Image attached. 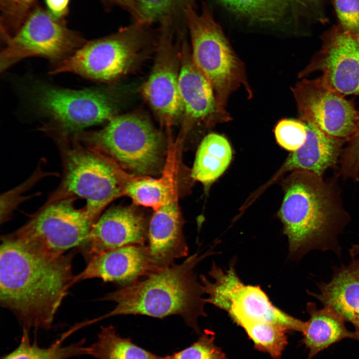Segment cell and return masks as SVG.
Returning <instances> with one entry per match:
<instances>
[{"mask_svg": "<svg viewBox=\"0 0 359 359\" xmlns=\"http://www.w3.org/2000/svg\"><path fill=\"white\" fill-rule=\"evenodd\" d=\"M148 229L143 216L134 209L114 207L98 218L81 247L90 260L110 250L132 245H147Z\"/></svg>", "mask_w": 359, "mask_h": 359, "instance_id": "cell-16", "label": "cell"}, {"mask_svg": "<svg viewBox=\"0 0 359 359\" xmlns=\"http://www.w3.org/2000/svg\"><path fill=\"white\" fill-rule=\"evenodd\" d=\"M339 176L325 179L298 170L285 180L279 216L292 259H300L314 250L341 256L339 236L351 217L343 202Z\"/></svg>", "mask_w": 359, "mask_h": 359, "instance_id": "cell-2", "label": "cell"}, {"mask_svg": "<svg viewBox=\"0 0 359 359\" xmlns=\"http://www.w3.org/2000/svg\"><path fill=\"white\" fill-rule=\"evenodd\" d=\"M163 32L142 93L161 123L170 128L182 118L183 113L179 86L180 60L171 35L168 31Z\"/></svg>", "mask_w": 359, "mask_h": 359, "instance_id": "cell-14", "label": "cell"}, {"mask_svg": "<svg viewBox=\"0 0 359 359\" xmlns=\"http://www.w3.org/2000/svg\"><path fill=\"white\" fill-rule=\"evenodd\" d=\"M88 355L97 359H167L122 338L112 325L101 327L95 342L88 347Z\"/></svg>", "mask_w": 359, "mask_h": 359, "instance_id": "cell-24", "label": "cell"}, {"mask_svg": "<svg viewBox=\"0 0 359 359\" xmlns=\"http://www.w3.org/2000/svg\"><path fill=\"white\" fill-rule=\"evenodd\" d=\"M179 55L183 129L187 130L197 123L212 126L231 120L230 115L219 109L210 83L194 62L186 43H182Z\"/></svg>", "mask_w": 359, "mask_h": 359, "instance_id": "cell-15", "label": "cell"}, {"mask_svg": "<svg viewBox=\"0 0 359 359\" xmlns=\"http://www.w3.org/2000/svg\"><path fill=\"white\" fill-rule=\"evenodd\" d=\"M175 157V152L171 151L163 175L159 179L139 177L128 180L124 194L131 198L135 204L155 210L177 197Z\"/></svg>", "mask_w": 359, "mask_h": 359, "instance_id": "cell-22", "label": "cell"}, {"mask_svg": "<svg viewBox=\"0 0 359 359\" xmlns=\"http://www.w3.org/2000/svg\"><path fill=\"white\" fill-rule=\"evenodd\" d=\"M68 334L62 335L47 348H42L35 341L31 342L28 330L23 329L18 346L1 359H69L88 355V347L82 339L76 343L64 346L62 342Z\"/></svg>", "mask_w": 359, "mask_h": 359, "instance_id": "cell-25", "label": "cell"}, {"mask_svg": "<svg viewBox=\"0 0 359 359\" xmlns=\"http://www.w3.org/2000/svg\"><path fill=\"white\" fill-rule=\"evenodd\" d=\"M349 145V148L353 152L359 154V127L355 139Z\"/></svg>", "mask_w": 359, "mask_h": 359, "instance_id": "cell-35", "label": "cell"}, {"mask_svg": "<svg viewBox=\"0 0 359 359\" xmlns=\"http://www.w3.org/2000/svg\"><path fill=\"white\" fill-rule=\"evenodd\" d=\"M64 175L48 204L76 196L86 200L84 209L96 221L104 208L124 194L126 182L116 162L96 147L78 142L63 148Z\"/></svg>", "mask_w": 359, "mask_h": 359, "instance_id": "cell-5", "label": "cell"}, {"mask_svg": "<svg viewBox=\"0 0 359 359\" xmlns=\"http://www.w3.org/2000/svg\"><path fill=\"white\" fill-rule=\"evenodd\" d=\"M154 272L147 245H128L92 257L84 270L74 276L73 284L99 278L125 286Z\"/></svg>", "mask_w": 359, "mask_h": 359, "instance_id": "cell-17", "label": "cell"}, {"mask_svg": "<svg viewBox=\"0 0 359 359\" xmlns=\"http://www.w3.org/2000/svg\"></svg>", "mask_w": 359, "mask_h": 359, "instance_id": "cell-37", "label": "cell"}, {"mask_svg": "<svg viewBox=\"0 0 359 359\" xmlns=\"http://www.w3.org/2000/svg\"><path fill=\"white\" fill-rule=\"evenodd\" d=\"M231 159L232 150L228 140L219 134L210 133L199 145L191 177L195 180L208 184L224 172Z\"/></svg>", "mask_w": 359, "mask_h": 359, "instance_id": "cell-23", "label": "cell"}, {"mask_svg": "<svg viewBox=\"0 0 359 359\" xmlns=\"http://www.w3.org/2000/svg\"><path fill=\"white\" fill-rule=\"evenodd\" d=\"M179 0H138L140 23L150 22L165 14Z\"/></svg>", "mask_w": 359, "mask_h": 359, "instance_id": "cell-32", "label": "cell"}, {"mask_svg": "<svg viewBox=\"0 0 359 359\" xmlns=\"http://www.w3.org/2000/svg\"><path fill=\"white\" fill-rule=\"evenodd\" d=\"M110 2H115L130 8L133 10L137 15V0H104Z\"/></svg>", "mask_w": 359, "mask_h": 359, "instance_id": "cell-34", "label": "cell"}, {"mask_svg": "<svg viewBox=\"0 0 359 359\" xmlns=\"http://www.w3.org/2000/svg\"><path fill=\"white\" fill-rule=\"evenodd\" d=\"M212 304L226 311L240 326L249 322H267L302 333L306 325L274 306L260 287L245 285L236 272L229 274L219 283Z\"/></svg>", "mask_w": 359, "mask_h": 359, "instance_id": "cell-12", "label": "cell"}, {"mask_svg": "<svg viewBox=\"0 0 359 359\" xmlns=\"http://www.w3.org/2000/svg\"><path fill=\"white\" fill-rule=\"evenodd\" d=\"M304 123L307 129L306 141L290 154L284 169L305 171L324 177L326 172L339 162L345 143L327 135L311 123Z\"/></svg>", "mask_w": 359, "mask_h": 359, "instance_id": "cell-20", "label": "cell"}, {"mask_svg": "<svg viewBox=\"0 0 359 359\" xmlns=\"http://www.w3.org/2000/svg\"><path fill=\"white\" fill-rule=\"evenodd\" d=\"M323 45L310 63L299 73L303 78L314 71L342 95H359V38L343 28L325 35Z\"/></svg>", "mask_w": 359, "mask_h": 359, "instance_id": "cell-13", "label": "cell"}, {"mask_svg": "<svg viewBox=\"0 0 359 359\" xmlns=\"http://www.w3.org/2000/svg\"><path fill=\"white\" fill-rule=\"evenodd\" d=\"M70 197L48 204L27 223L7 235L34 252L59 256L86 241L96 222Z\"/></svg>", "mask_w": 359, "mask_h": 359, "instance_id": "cell-9", "label": "cell"}, {"mask_svg": "<svg viewBox=\"0 0 359 359\" xmlns=\"http://www.w3.org/2000/svg\"><path fill=\"white\" fill-rule=\"evenodd\" d=\"M309 319L306 322L303 342L309 351L307 359H312L318 353L341 340L350 338L359 341V335L349 331L345 321L330 309L324 307L318 309L312 302L307 303Z\"/></svg>", "mask_w": 359, "mask_h": 359, "instance_id": "cell-21", "label": "cell"}, {"mask_svg": "<svg viewBox=\"0 0 359 359\" xmlns=\"http://www.w3.org/2000/svg\"><path fill=\"white\" fill-rule=\"evenodd\" d=\"M147 246L155 272L172 265L175 259L188 254L178 197L155 210L148 224Z\"/></svg>", "mask_w": 359, "mask_h": 359, "instance_id": "cell-18", "label": "cell"}, {"mask_svg": "<svg viewBox=\"0 0 359 359\" xmlns=\"http://www.w3.org/2000/svg\"><path fill=\"white\" fill-rule=\"evenodd\" d=\"M108 122L99 131L83 133L82 140L136 174H157L164 168L163 136L147 117L130 113Z\"/></svg>", "mask_w": 359, "mask_h": 359, "instance_id": "cell-6", "label": "cell"}, {"mask_svg": "<svg viewBox=\"0 0 359 359\" xmlns=\"http://www.w3.org/2000/svg\"><path fill=\"white\" fill-rule=\"evenodd\" d=\"M232 12L251 21L274 23L287 12L290 0H220Z\"/></svg>", "mask_w": 359, "mask_h": 359, "instance_id": "cell-26", "label": "cell"}, {"mask_svg": "<svg viewBox=\"0 0 359 359\" xmlns=\"http://www.w3.org/2000/svg\"><path fill=\"white\" fill-rule=\"evenodd\" d=\"M1 52L3 71L26 57L40 56L52 61L64 60L87 41L58 18L37 5L11 37L4 41Z\"/></svg>", "mask_w": 359, "mask_h": 359, "instance_id": "cell-10", "label": "cell"}, {"mask_svg": "<svg viewBox=\"0 0 359 359\" xmlns=\"http://www.w3.org/2000/svg\"><path fill=\"white\" fill-rule=\"evenodd\" d=\"M185 8L193 60L210 83L219 109L229 114V98L238 88H244L249 98L253 95L244 64L206 7L200 13Z\"/></svg>", "mask_w": 359, "mask_h": 359, "instance_id": "cell-4", "label": "cell"}, {"mask_svg": "<svg viewBox=\"0 0 359 359\" xmlns=\"http://www.w3.org/2000/svg\"><path fill=\"white\" fill-rule=\"evenodd\" d=\"M212 251L202 254L196 252L180 264H174L108 293L103 300L116 305L94 321L118 315H139L161 319L179 315L195 333L201 334L197 319L206 316V303L194 269Z\"/></svg>", "mask_w": 359, "mask_h": 359, "instance_id": "cell-3", "label": "cell"}, {"mask_svg": "<svg viewBox=\"0 0 359 359\" xmlns=\"http://www.w3.org/2000/svg\"><path fill=\"white\" fill-rule=\"evenodd\" d=\"M352 251L354 255H359V244H355L352 245Z\"/></svg>", "mask_w": 359, "mask_h": 359, "instance_id": "cell-36", "label": "cell"}, {"mask_svg": "<svg viewBox=\"0 0 359 359\" xmlns=\"http://www.w3.org/2000/svg\"><path fill=\"white\" fill-rule=\"evenodd\" d=\"M167 359H227L214 343V337L207 332L189 346L167 355Z\"/></svg>", "mask_w": 359, "mask_h": 359, "instance_id": "cell-30", "label": "cell"}, {"mask_svg": "<svg viewBox=\"0 0 359 359\" xmlns=\"http://www.w3.org/2000/svg\"><path fill=\"white\" fill-rule=\"evenodd\" d=\"M342 28L359 36V0H335Z\"/></svg>", "mask_w": 359, "mask_h": 359, "instance_id": "cell-31", "label": "cell"}, {"mask_svg": "<svg viewBox=\"0 0 359 359\" xmlns=\"http://www.w3.org/2000/svg\"><path fill=\"white\" fill-rule=\"evenodd\" d=\"M291 90L300 120L345 143L355 139L359 127V111L352 101L329 86L321 77L304 78Z\"/></svg>", "mask_w": 359, "mask_h": 359, "instance_id": "cell-11", "label": "cell"}, {"mask_svg": "<svg viewBox=\"0 0 359 359\" xmlns=\"http://www.w3.org/2000/svg\"><path fill=\"white\" fill-rule=\"evenodd\" d=\"M352 258L347 265L334 268L329 282L317 283L318 292L307 293L353 324L359 335V256Z\"/></svg>", "mask_w": 359, "mask_h": 359, "instance_id": "cell-19", "label": "cell"}, {"mask_svg": "<svg viewBox=\"0 0 359 359\" xmlns=\"http://www.w3.org/2000/svg\"><path fill=\"white\" fill-rule=\"evenodd\" d=\"M34 100L49 122L44 128L62 139L84 128L108 122L115 116L113 94L101 88L70 90L48 85L36 87Z\"/></svg>", "mask_w": 359, "mask_h": 359, "instance_id": "cell-8", "label": "cell"}, {"mask_svg": "<svg viewBox=\"0 0 359 359\" xmlns=\"http://www.w3.org/2000/svg\"><path fill=\"white\" fill-rule=\"evenodd\" d=\"M37 0H0V27L4 40L13 36L31 10Z\"/></svg>", "mask_w": 359, "mask_h": 359, "instance_id": "cell-28", "label": "cell"}, {"mask_svg": "<svg viewBox=\"0 0 359 359\" xmlns=\"http://www.w3.org/2000/svg\"><path fill=\"white\" fill-rule=\"evenodd\" d=\"M0 250V302L23 326L48 329L73 284L71 254L50 256L7 236Z\"/></svg>", "mask_w": 359, "mask_h": 359, "instance_id": "cell-1", "label": "cell"}, {"mask_svg": "<svg viewBox=\"0 0 359 359\" xmlns=\"http://www.w3.org/2000/svg\"><path fill=\"white\" fill-rule=\"evenodd\" d=\"M240 327L256 349L268 354L274 359L281 358L288 344L287 329L279 325L262 322H246Z\"/></svg>", "mask_w": 359, "mask_h": 359, "instance_id": "cell-27", "label": "cell"}, {"mask_svg": "<svg viewBox=\"0 0 359 359\" xmlns=\"http://www.w3.org/2000/svg\"><path fill=\"white\" fill-rule=\"evenodd\" d=\"M274 132L278 144L292 152L300 148L307 138L306 125L301 120L281 119L276 124Z\"/></svg>", "mask_w": 359, "mask_h": 359, "instance_id": "cell-29", "label": "cell"}, {"mask_svg": "<svg viewBox=\"0 0 359 359\" xmlns=\"http://www.w3.org/2000/svg\"><path fill=\"white\" fill-rule=\"evenodd\" d=\"M69 0H45L47 9L55 16L64 18L68 11Z\"/></svg>", "mask_w": 359, "mask_h": 359, "instance_id": "cell-33", "label": "cell"}, {"mask_svg": "<svg viewBox=\"0 0 359 359\" xmlns=\"http://www.w3.org/2000/svg\"><path fill=\"white\" fill-rule=\"evenodd\" d=\"M146 36L139 25L86 42L59 62L51 74L73 72L100 81L113 80L129 72L143 56Z\"/></svg>", "mask_w": 359, "mask_h": 359, "instance_id": "cell-7", "label": "cell"}]
</instances>
